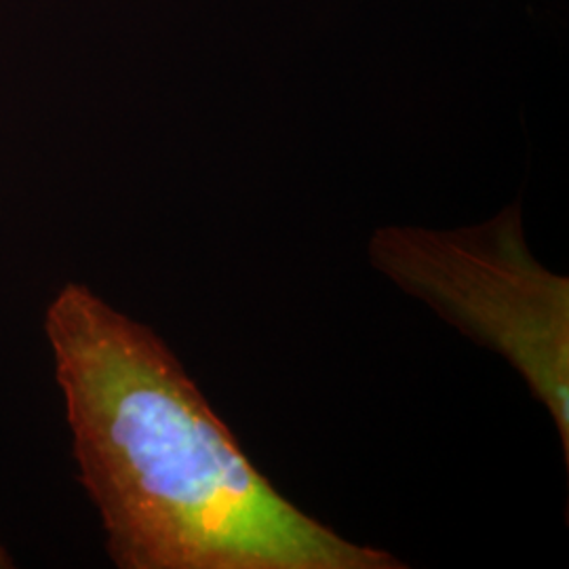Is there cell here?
<instances>
[{
    "mask_svg": "<svg viewBox=\"0 0 569 569\" xmlns=\"http://www.w3.org/2000/svg\"><path fill=\"white\" fill-rule=\"evenodd\" d=\"M82 486L122 569H403L289 502L163 340L82 284L49 306Z\"/></svg>",
    "mask_w": 569,
    "mask_h": 569,
    "instance_id": "1",
    "label": "cell"
},
{
    "mask_svg": "<svg viewBox=\"0 0 569 569\" xmlns=\"http://www.w3.org/2000/svg\"><path fill=\"white\" fill-rule=\"evenodd\" d=\"M0 568H11V559L7 557V552L0 547Z\"/></svg>",
    "mask_w": 569,
    "mask_h": 569,
    "instance_id": "3",
    "label": "cell"
},
{
    "mask_svg": "<svg viewBox=\"0 0 569 569\" xmlns=\"http://www.w3.org/2000/svg\"><path fill=\"white\" fill-rule=\"evenodd\" d=\"M369 260L407 296L515 367L549 411L569 465V279L529 251L521 203L456 230L378 228Z\"/></svg>",
    "mask_w": 569,
    "mask_h": 569,
    "instance_id": "2",
    "label": "cell"
}]
</instances>
